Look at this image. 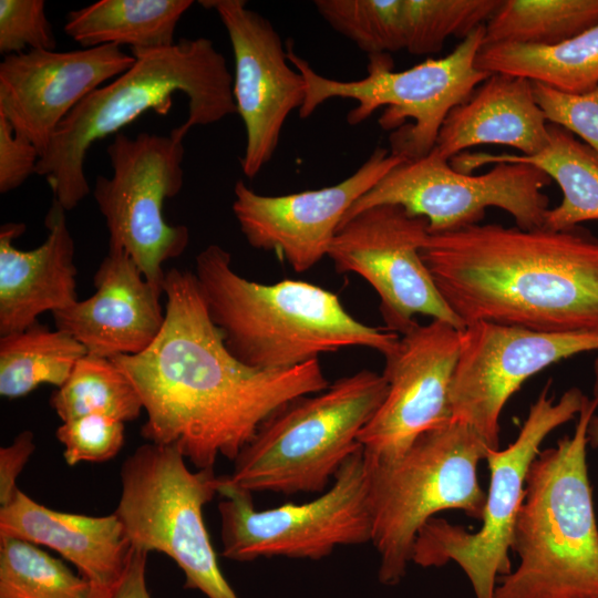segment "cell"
I'll return each instance as SVG.
<instances>
[{
	"instance_id": "obj_1",
	"label": "cell",
	"mask_w": 598,
	"mask_h": 598,
	"mask_svg": "<svg viewBox=\"0 0 598 598\" xmlns=\"http://www.w3.org/2000/svg\"><path fill=\"white\" fill-rule=\"evenodd\" d=\"M164 324L152 344L111 360L131 381L147 420L141 434L175 446L197 470L235 461L261 424L297 398L329 386L319 359L283 370L237 360L212 321L194 272L163 280Z\"/></svg>"
},
{
	"instance_id": "obj_2",
	"label": "cell",
	"mask_w": 598,
	"mask_h": 598,
	"mask_svg": "<svg viewBox=\"0 0 598 598\" xmlns=\"http://www.w3.org/2000/svg\"><path fill=\"white\" fill-rule=\"evenodd\" d=\"M421 257L464 324L598 334V238L580 226L474 224L430 234Z\"/></svg>"
},
{
	"instance_id": "obj_3",
	"label": "cell",
	"mask_w": 598,
	"mask_h": 598,
	"mask_svg": "<svg viewBox=\"0 0 598 598\" xmlns=\"http://www.w3.org/2000/svg\"><path fill=\"white\" fill-rule=\"evenodd\" d=\"M132 55L127 71L89 94L61 122L39 158L37 174L66 212L91 190L84 173L90 147L146 112L166 115L175 93L188 101L186 121L169 133L181 141L194 126L237 113L233 75L212 40L184 38L167 48L132 50Z\"/></svg>"
},
{
	"instance_id": "obj_4",
	"label": "cell",
	"mask_w": 598,
	"mask_h": 598,
	"mask_svg": "<svg viewBox=\"0 0 598 598\" xmlns=\"http://www.w3.org/2000/svg\"><path fill=\"white\" fill-rule=\"evenodd\" d=\"M194 274L226 348L250 368L289 369L348 347L388 358L399 347L400 334L358 321L329 290L300 280L264 285L239 276L219 245L198 252Z\"/></svg>"
},
{
	"instance_id": "obj_5",
	"label": "cell",
	"mask_w": 598,
	"mask_h": 598,
	"mask_svg": "<svg viewBox=\"0 0 598 598\" xmlns=\"http://www.w3.org/2000/svg\"><path fill=\"white\" fill-rule=\"evenodd\" d=\"M586 396L574 434L540 450L527 477L511 550L518 564L494 598H598V523L587 465Z\"/></svg>"
},
{
	"instance_id": "obj_6",
	"label": "cell",
	"mask_w": 598,
	"mask_h": 598,
	"mask_svg": "<svg viewBox=\"0 0 598 598\" xmlns=\"http://www.w3.org/2000/svg\"><path fill=\"white\" fill-rule=\"evenodd\" d=\"M488 448L471 427L452 421L420 435L398 458L371 461L364 456L371 543L380 557L382 585L401 582L420 529L437 513L455 509L482 519L486 493L478 465Z\"/></svg>"
},
{
	"instance_id": "obj_7",
	"label": "cell",
	"mask_w": 598,
	"mask_h": 598,
	"mask_svg": "<svg viewBox=\"0 0 598 598\" xmlns=\"http://www.w3.org/2000/svg\"><path fill=\"white\" fill-rule=\"evenodd\" d=\"M386 391L383 374L364 369L297 398L261 424L228 481L250 493H323Z\"/></svg>"
},
{
	"instance_id": "obj_8",
	"label": "cell",
	"mask_w": 598,
	"mask_h": 598,
	"mask_svg": "<svg viewBox=\"0 0 598 598\" xmlns=\"http://www.w3.org/2000/svg\"><path fill=\"white\" fill-rule=\"evenodd\" d=\"M484 34L485 24L472 31L447 55L427 59L404 71H393L388 53L368 55L367 75L355 81L323 76L287 47L289 61L306 82L299 116H310L330 99H349L357 105L348 113L347 121L357 125L385 106L379 125L392 131L391 153L405 159L421 158L434 148L450 112L491 75L476 66Z\"/></svg>"
},
{
	"instance_id": "obj_9",
	"label": "cell",
	"mask_w": 598,
	"mask_h": 598,
	"mask_svg": "<svg viewBox=\"0 0 598 598\" xmlns=\"http://www.w3.org/2000/svg\"><path fill=\"white\" fill-rule=\"evenodd\" d=\"M115 515L135 549L158 551L207 598H238L224 577L203 509L218 494L213 468L193 472L175 447L147 442L122 464Z\"/></svg>"
},
{
	"instance_id": "obj_10",
	"label": "cell",
	"mask_w": 598,
	"mask_h": 598,
	"mask_svg": "<svg viewBox=\"0 0 598 598\" xmlns=\"http://www.w3.org/2000/svg\"><path fill=\"white\" fill-rule=\"evenodd\" d=\"M550 383L529 406L514 442L504 450H487L489 485L481 527L470 532L445 518L432 517L416 536L412 563L423 568L455 563L470 580L475 598H494L498 579L512 571L513 530L529 467L544 440L578 416L587 396L573 386L556 399L549 393Z\"/></svg>"
},
{
	"instance_id": "obj_11",
	"label": "cell",
	"mask_w": 598,
	"mask_h": 598,
	"mask_svg": "<svg viewBox=\"0 0 598 598\" xmlns=\"http://www.w3.org/2000/svg\"><path fill=\"white\" fill-rule=\"evenodd\" d=\"M369 471L362 445L317 498L258 511L252 493L219 476L221 555L236 561L286 557L318 560L337 547L372 540Z\"/></svg>"
},
{
	"instance_id": "obj_12",
	"label": "cell",
	"mask_w": 598,
	"mask_h": 598,
	"mask_svg": "<svg viewBox=\"0 0 598 598\" xmlns=\"http://www.w3.org/2000/svg\"><path fill=\"white\" fill-rule=\"evenodd\" d=\"M550 181L524 163H497L481 175L461 173L433 148L394 166L351 206L340 226L370 207L399 205L425 218L430 234L478 224L488 207L507 212L522 229L542 228L549 209L543 189Z\"/></svg>"
},
{
	"instance_id": "obj_13",
	"label": "cell",
	"mask_w": 598,
	"mask_h": 598,
	"mask_svg": "<svg viewBox=\"0 0 598 598\" xmlns=\"http://www.w3.org/2000/svg\"><path fill=\"white\" fill-rule=\"evenodd\" d=\"M113 174L99 176L93 196L109 230V249L124 250L144 277L163 290L164 262L179 257L189 243L184 225L164 217L166 199L184 184V144L169 135L115 134L107 146Z\"/></svg>"
},
{
	"instance_id": "obj_14",
	"label": "cell",
	"mask_w": 598,
	"mask_h": 598,
	"mask_svg": "<svg viewBox=\"0 0 598 598\" xmlns=\"http://www.w3.org/2000/svg\"><path fill=\"white\" fill-rule=\"evenodd\" d=\"M429 221L399 205H378L353 216L337 230L327 256L338 272H354L380 297L389 331L405 334L416 315L465 324L451 310L425 266L421 249Z\"/></svg>"
},
{
	"instance_id": "obj_15",
	"label": "cell",
	"mask_w": 598,
	"mask_h": 598,
	"mask_svg": "<svg viewBox=\"0 0 598 598\" xmlns=\"http://www.w3.org/2000/svg\"><path fill=\"white\" fill-rule=\"evenodd\" d=\"M594 350V333H545L486 321L465 324L451 383L452 421L498 450L501 414L524 382L554 363Z\"/></svg>"
},
{
	"instance_id": "obj_16",
	"label": "cell",
	"mask_w": 598,
	"mask_h": 598,
	"mask_svg": "<svg viewBox=\"0 0 598 598\" xmlns=\"http://www.w3.org/2000/svg\"><path fill=\"white\" fill-rule=\"evenodd\" d=\"M460 329L432 319L400 338L385 358L386 395L358 441L371 461L400 457L423 433L452 422L450 392Z\"/></svg>"
},
{
	"instance_id": "obj_17",
	"label": "cell",
	"mask_w": 598,
	"mask_h": 598,
	"mask_svg": "<svg viewBox=\"0 0 598 598\" xmlns=\"http://www.w3.org/2000/svg\"><path fill=\"white\" fill-rule=\"evenodd\" d=\"M229 37L235 62L233 95L245 132L243 173L254 178L272 158L290 113L306 99V82L291 64L272 23L244 0H206Z\"/></svg>"
},
{
	"instance_id": "obj_18",
	"label": "cell",
	"mask_w": 598,
	"mask_h": 598,
	"mask_svg": "<svg viewBox=\"0 0 598 598\" xmlns=\"http://www.w3.org/2000/svg\"><path fill=\"white\" fill-rule=\"evenodd\" d=\"M405 158L377 147L336 185L280 196L260 195L243 181L234 187L233 212L248 244L278 252L297 272L327 256L351 206Z\"/></svg>"
},
{
	"instance_id": "obj_19",
	"label": "cell",
	"mask_w": 598,
	"mask_h": 598,
	"mask_svg": "<svg viewBox=\"0 0 598 598\" xmlns=\"http://www.w3.org/2000/svg\"><path fill=\"white\" fill-rule=\"evenodd\" d=\"M134 62L114 44L7 55L0 63V114L34 144L41 157L75 106Z\"/></svg>"
},
{
	"instance_id": "obj_20",
	"label": "cell",
	"mask_w": 598,
	"mask_h": 598,
	"mask_svg": "<svg viewBox=\"0 0 598 598\" xmlns=\"http://www.w3.org/2000/svg\"><path fill=\"white\" fill-rule=\"evenodd\" d=\"M93 283L91 297L52 313L56 329L95 357L112 359L147 349L164 324L163 290L122 249H109Z\"/></svg>"
},
{
	"instance_id": "obj_21",
	"label": "cell",
	"mask_w": 598,
	"mask_h": 598,
	"mask_svg": "<svg viewBox=\"0 0 598 598\" xmlns=\"http://www.w3.org/2000/svg\"><path fill=\"white\" fill-rule=\"evenodd\" d=\"M66 210L53 199L45 217V240L32 250H20L14 239L22 223L0 227V336L22 331L45 312L62 310L78 300L75 244Z\"/></svg>"
},
{
	"instance_id": "obj_22",
	"label": "cell",
	"mask_w": 598,
	"mask_h": 598,
	"mask_svg": "<svg viewBox=\"0 0 598 598\" xmlns=\"http://www.w3.org/2000/svg\"><path fill=\"white\" fill-rule=\"evenodd\" d=\"M0 538L20 539L56 551L97 589L117 581L133 551L115 513L87 516L60 512L20 489L0 508Z\"/></svg>"
},
{
	"instance_id": "obj_23",
	"label": "cell",
	"mask_w": 598,
	"mask_h": 598,
	"mask_svg": "<svg viewBox=\"0 0 598 598\" xmlns=\"http://www.w3.org/2000/svg\"><path fill=\"white\" fill-rule=\"evenodd\" d=\"M548 143V122L538 106L532 81L492 73L445 118L434 150L451 161L480 145H505L534 155Z\"/></svg>"
},
{
	"instance_id": "obj_24",
	"label": "cell",
	"mask_w": 598,
	"mask_h": 598,
	"mask_svg": "<svg viewBox=\"0 0 598 598\" xmlns=\"http://www.w3.org/2000/svg\"><path fill=\"white\" fill-rule=\"evenodd\" d=\"M497 163L533 165L558 184L563 199L547 210L544 227L561 230L598 220V154L566 128L548 123V143L534 155L462 153L450 161L466 174Z\"/></svg>"
},
{
	"instance_id": "obj_25",
	"label": "cell",
	"mask_w": 598,
	"mask_h": 598,
	"mask_svg": "<svg viewBox=\"0 0 598 598\" xmlns=\"http://www.w3.org/2000/svg\"><path fill=\"white\" fill-rule=\"evenodd\" d=\"M192 4V0H100L70 11L64 32L82 48H167L176 43L177 23Z\"/></svg>"
},
{
	"instance_id": "obj_26",
	"label": "cell",
	"mask_w": 598,
	"mask_h": 598,
	"mask_svg": "<svg viewBox=\"0 0 598 598\" xmlns=\"http://www.w3.org/2000/svg\"><path fill=\"white\" fill-rule=\"evenodd\" d=\"M476 66L580 94L598 86V24L554 45L497 43L483 45Z\"/></svg>"
},
{
	"instance_id": "obj_27",
	"label": "cell",
	"mask_w": 598,
	"mask_h": 598,
	"mask_svg": "<svg viewBox=\"0 0 598 598\" xmlns=\"http://www.w3.org/2000/svg\"><path fill=\"white\" fill-rule=\"evenodd\" d=\"M85 354L84 347L73 337L39 322L0 336V394L18 399L42 384L60 388Z\"/></svg>"
},
{
	"instance_id": "obj_28",
	"label": "cell",
	"mask_w": 598,
	"mask_h": 598,
	"mask_svg": "<svg viewBox=\"0 0 598 598\" xmlns=\"http://www.w3.org/2000/svg\"><path fill=\"white\" fill-rule=\"evenodd\" d=\"M598 24V0H502L483 45H554Z\"/></svg>"
},
{
	"instance_id": "obj_29",
	"label": "cell",
	"mask_w": 598,
	"mask_h": 598,
	"mask_svg": "<svg viewBox=\"0 0 598 598\" xmlns=\"http://www.w3.org/2000/svg\"><path fill=\"white\" fill-rule=\"evenodd\" d=\"M50 405L62 422L103 414L125 423L143 410L138 393L116 364L91 354L76 362L64 384L52 393Z\"/></svg>"
},
{
	"instance_id": "obj_30",
	"label": "cell",
	"mask_w": 598,
	"mask_h": 598,
	"mask_svg": "<svg viewBox=\"0 0 598 598\" xmlns=\"http://www.w3.org/2000/svg\"><path fill=\"white\" fill-rule=\"evenodd\" d=\"M97 591L39 546L0 538V598H96Z\"/></svg>"
},
{
	"instance_id": "obj_31",
	"label": "cell",
	"mask_w": 598,
	"mask_h": 598,
	"mask_svg": "<svg viewBox=\"0 0 598 598\" xmlns=\"http://www.w3.org/2000/svg\"><path fill=\"white\" fill-rule=\"evenodd\" d=\"M502 0H405L410 20L406 50L422 55L439 52L450 37L466 38L485 24Z\"/></svg>"
},
{
	"instance_id": "obj_32",
	"label": "cell",
	"mask_w": 598,
	"mask_h": 598,
	"mask_svg": "<svg viewBox=\"0 0 598 598\" xmlns=\"http://www.w3.org/2000/svg\"><path fill=\"white\" fill-rule=\"evenodd\" d=\"M56 439L68 465L101 463L113 458L124 444V422L103 414H89L62 422Z\"/></svg>"
},
{
	"instance_id": "obj_33",
	"label": "cell",
	"mask_w": 598,
	"mask_h": 598,
	"mask_svg": "<svg viewBox=\"0 0 598 598\" xmlns=\"http://www.w3.org/2000/svg\"><path fill=\"white\" fill-rule=\"evenodd\" d=\"M56 40L43 0L0 1V53L4 56L29 50H55Z\"/></svg>"
},
{
	"instance_id": "obj_34",
	"label": "cell",
	"mask_w": 598,
	"mask_h": 598,
	"mask_svg": "<svg viewBox=\"0 0 598 598\" xmlns=\"http://www.w3.org/2000/svg\"><path fill=\"white\" fill-rule=\"evenodd\" d=\"M536 102L548 123L579 136L598 154V86L573 94L532 82Z\"/></svg>"
},
{
	"instance_id": "obj_35",
	"label": "cell",
	"mask_w": 598,
	"mask_h": 598,
	"mask_svg": "<svg viewBox=\"0 0 598 598\" xmlns=\"http://www.w3.org/2000/svg\"><path fill=\"white\" fill-rule=\"evenodd\" d=\"M39 158L40 152L34 144L0 114V193L18 188L29 176L37 174Z\"/></svg>"
},
{
	"instance_id": "obj_36",
	"label": "cell",
	"mask_w": 598,
	"mask_h": 598,
	"mask_svg": "<svg viewBox=\"0 0 598 598\" xmlns=\"http://www.w3.org/2000/svg\"><path fill=\"white\" fill-rule=\"evenodd\" d=\"M33 433L23 431L13 442L0 448V506L8 505L19 492L17 478L34 452Z\"/></svg>"
},
{
	"instance_id": "obj_37",
	"label": "cell",
	"mask_w": 598,
	"mask_h": 598,
	"mask_svg": "<svg viewBox=\"0 0 598 598\" xmlns=\"http://www.w3.org/2000/svg\"><path fill=\"white\" fill-rule=\"evenodd\" d=\"M147 551L133 548L130 560L117 581L100 589L96 598H152L147 588Z\"/></svg>"
},
{
	"instance_id": "obj_38",
	"label": "cell",
	"mask_w": 598,
	"mask_h": 598,
	"mask_svg": "<svg viewBox=\"0 0 598 598\" xmlns=\"http://www.w3.org/2000/svg\"><path fill=\"white\" fill-rule=\"evenodd\" d=\"M587 441L588 445L598 454V406L588 423Z\"/></svg>"
},
{
	"instance_id": "obj_39",
	"label": "cell",
	"mask_w": 598,
	"mask_h": 598,
	"mask_svg": "<svg viewBox=\"0 0 598 598\" xmlns=\"http://www.w3.org/2000/svg\"><path fill=\"white\" fill-rule=\"evenodd\" d=\"M592 398L598 399V354H597V357L595 359V362H594Z\"/></svg>"
}]
</instances>
